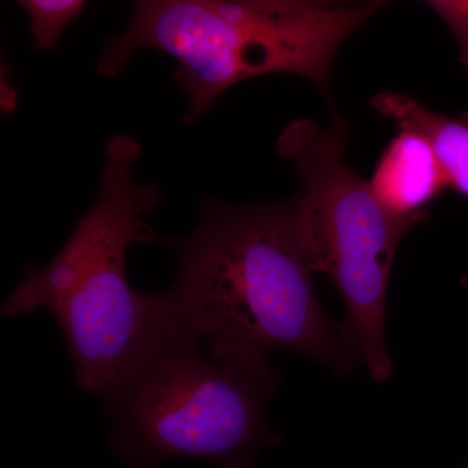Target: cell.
Wrapping results in <instances>:
<instances>
[{"label":"cell","mask_w":468,"mask_h":468,"mask_svg":"<svg viewBox=\"0 0 468 468\" xmlns=\"http://www.w3.org/2000/svg\"><path fill=\"white\" fill-rule=\"evenodd\" d=\"M201 206L192 236L174 243L177 272L163 292L178 322L218 358L263 360L282 349L338 377L356 367L346 326L326 316L314 289L294 203Z\"/></svg>","instance_id":"obj_1"},{"label":"cell","mask_w":468,"mask_h":468,"mask_svg":"<svg viewBox=\"0 0 468 468\" xmlns=\"http://www.w3.org/2000/svg\"><path fill=\"white\" fill-rule=\"evenodd\" d=\"M371 16L367 5L307 0H141L104 46L98 72L120 75L141 48L165 52L177 61L192 124L228 89L258 76L292 73L328 92L335 52Z\"/></svg>","instance_id":"obj_3"},{"label":"cell","mask_w":468,"mask_h":468,"mask_svg":"<svg viewBox=\"0 0 468 468\" xmlns=\"http://www.w3.org/2000/svg\"><path fill=\"white\" fill-rule=\"evenodd\" d=\"M347 128L294 120L277 138V153L303 180L294 202L295 227L311 270L331 277L346 306L344 323L369 375L384 383L393 374L385 337L387 291L402 237L426 218L390 214L371 185L345 163Z\"/></svg>","instance_id":"obj_5"},{"label":"cell","mask_w":468,"mask_h":468,"mask_svg":"<svg viewBox=\"0 0 468 468\" xmlns=\"http://www.w3.org/2000/svg\"><path fill=\"white\" fill-rule=\"evenodd\" d=\"M427 5L448 24L455 38L460 42L462 63L468 72V2L433 0L427 2Z\"/></svg>","instance_id":"obj_9"},{"label":"cell","mask_w":468,"mask_h":468,"mask_svg":"<svg viewBox=\"0 0 468 468\" xmlns=\"http://www.w3.org/2000/svg\"><path fill=\"white\" fill-rule=\"evenodd\" d=\"M371 106L402 132L420 135L435 154L449 186L468 197V113L440 115L415 98L393 91L378 92Z\"/></svg>","instance_id":"obj_7"},{"label":"cell","mask_w":468,"mask_h":468,"mask_svg":"<svg viewBox=\"0 0 468 468\" xmlns=\"http://www.w3.org/2000/svg\"><path fill=\"white\" fill-rule=\"evenodd\" d=\"M466 284L468 285V277H467V279H466Z\"/></svg>","instance_id":"obj_10"},{"label":"cell","mask_w":468,"mask_h":468,"mask_svg":"<svg viewBox=\"0 0 468 468\" xmlns=\"http://www.w3.org/2000/svg\"><path fill=\"white\" fill-rule=\"evenodd\" d=\"M369 185L394 217L420 218H427V206L449 186L430 144L402 131L388 144Z\"/></svg>","instance_id":"obj_6"},{"label":"cell","mask_w":468,"mask_h":468,"mask_svg":"<svg viewBox=\"0 0 468 468\" xmlns=\"http://www.w3.org/2000/svg\"><path fill=\"white\" fill-rule=\"evenodd\" d=\"M140 155V144L131 135L110 138L94 205L50 263L27 267L2 306L3 316L50 311L66 340L77 385L97 397L177 323L163 292H135L126 276L128 249L163 239L144 221L163 197L154 185L135 180Z\"/></svg>","instance_id":"obj_2"},{"label":"cell","mask_w":468,"mask_h":468,"mask_svg":"<svg viewBox=\"0 0 468 468\" xmlns=\"http://www.w3.org/2000/svg\"><path fill=\"white\" fill-rule=\"evenodd\" d=\"M280 380L268 359L211 356L177 322L98 397L112 423L111 452L126 468H158L169 458L258 468L260 452L282 442L267 418Z\"/></svg>","instance_id":"obj_4"},{"label":"cell","mask_w":468,"mask_h":468,"mask_svg":"<svg viewBox=\"0 0 468 468\" xmlns=\"http://www.w3.org/2000/svg\"><path fill=\"white\" fill-rule=\"evenodd\" d=\"M17 5L29 16L34 48L43 51L58 48L61 34L86 7L84 0H21Z\"/></svg>","instance_id":"obj_8"}]
</instances>
